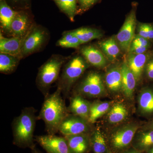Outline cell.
<instances>
[{"mask_svg":"<svg viewBox=\"0 0 153 153\" xmlns=\"http://www.w3.org/2000/svg\"><path fill=\"white\" fill-rule=\"evenodd\" d=\"M92 124L77 116L69 114L63 120L59 126L58 131L64 137L79 134H90Z\"/></svg>","mask_w":153,"mask_h":153,"instance_id":"9c48e42d","label":"cell"},{"mask_svg":"<svg viewBox=\"0 0 153 153\" xmlns=\"http://www.w3.org/2000/svg\"><path fill=\"white\" fill-rule=\"evenodd\" d=\"M122 73V90L126 97L131 98L133 94L137 82L135 77L129 68L126 60L121 66Z\"/></svg>","mask_w":153,"mask_h":153,"instance_id":"d6986e66","label":"cell"},{"mask_svg":"<svg viewBox=\"0 0 153 153\" xmlns=\"http://www.w3.org/2000/svg\"><path fill=\"white\" fill-rule=\"evenodd\" d=\"M82 10H86L90 8L97 2L99 0H77Z\"/></svg>","mask_w":153,"mask_h":153,"instance_id":"d6a6232c","label":"cell"},{"mask_svg":"<svg viewBox=\"0 0 153 153\" xmlns=\"http://www.w3.org/2000/svg\"><path fill=\"white\" fill-rule=\"evenodd\" d=\"M131 45L149 48L151 46V42L149 39L137 35L135 36Z\"/></svg>","mask_w":153,"mask_h":153,"instance_id":"f546056e","label":"cell"},{"mask_svg":"<svg viewBox=\"0 0 153 153\" xmlns=\"http://www.w3.org/2000/svg\"><path fill=\"white\" fill-rule=\"evenodd\" d=\"M89 137L91 151L93 153H111L106 137L100 130H93Z\"/></svg>","mask_w":153,"mask_h":153,"instance_id":"ffe728a7","label":"cell"},{"mask_svg":"<svg viewBox=\"0 0 153 153\" xmlns=\"http://www.w3.org/2000/svg\"><path fill=\"white\" fill-rule=\"evenodd\" d=\"M32 153H42L40 151L38 150L37 149H36V147H35V148H33V149H32Z\"/></svg>","mask_w":153,"mask_h":153,"instance_id":"8d00e7d4","label":"cell"},{"mask_svg":"<svg viewBox=\"0 0 153 153\" xmlns=\"http://www.w3.org/2000/svg\"><path fill=\"white\" fill-rule=\"evenodd\" d=\"M24 38L13 37L7 38L0 34V52L17 56L21 58V53Z\"/></svg>","mask_w":153,"mask_h":153,"instance_id":"ac0fdd59","label":"cell"},{"mask_svg":"<svg viewBox=\"0 0 153 153\" xmlns=\"http://www.w3.org/2000/svg\"><path fill=\"white\" fill-rule=\"evenodd\" d=\"M121 153H143L142 152H140V151H137L134 148L131 147L129 148H128L126 150L124 151Z\"/></svg>","mask_w":153,"mask_h":153,"instance_id":"e575fe53","label":"cell"},{"mask_svg":"<svg viewBox=\"0 0 153 153\" xmlns=\"http://www.w3.org/2000/svg\"><path fill=\"white\" fill-rule=\"evenodd\" d=\"M59 9L71 21H74L76 12L77 0H53Z\"/></svg>","mask_w":153,"mask_h":153,"instance_id":"83f0119b","label":"cell"},{"mask_svg":"<svg viewBox=\"0 0 153 153\" xmlns=\"http://www.w3.org/2000/svg\"><path fill=\"white\" fill-rule=\"evenodd\" d=\"M108 102H95L91 103L88 121L91 124L95 123L98 119L106 113L110 108Z\"/></svg>","mask_w":153,"mask_h":153,"instance_id":"484cf974","label":"cell"},{"mask_svg":"<svg viewBox=\"0 0 153 153\" xmlns=\"http://www.w3.org/2000/svg\"><path fill=\"white\" fill-rule=\"evenodd\" d=\"M65 60V58L60 55H52L39 68L36 85L44 97L49 94L51 85L59 78L60 70Z\"/></svg>","mask_w":153,"mask_h":153,"instance_id":"277c9868","label":"cell"},{"mask_svg":"<svg viewBox=\"0 0 153 153\" xmlns=\"http://www.w3.org/2000/svg\"><path fill=\"white\" fill-rule=\"evenodd\" d=\"M47 153H70L65 137L48 134L37 136L35 140Z\"/></svg>","mask_w":153,"mask_h":153,"instance_id":"30bf717a","label":"cell"},{"mask_svg":"<svg viewBox=\"0 0 153 153\" xmlns=\"http://www.w3.org/2000/svg\"><path fill=\"white\" fill-rule=\"evenodd\" d=\"M144 128L151 129L153 130V120H151L149 122L146 126H145Z\"/></svg>","mask_w":153,"mask_h":153,"instance_id":"d590c367","label":"cell"},{"mask_svg":"<svg viewBox=\"0 0 153 153\" xmlns=\"http://www.w3.org/2000/svg\"><path fill=\"white\" fill-rule=\"evenodd\" d=\"M61 91L57 88L54 93L45 97L38 120L44 121L48 134L55 135L63 120L69 114Z\"/></svg>","mask_w":153,"mask_h":153,"instance_id":"6da1fadb","label":"cell"},{"mask_svg":"<svg viewBox=\"0 0 153 153\" xmlns=\"http://www.w3.org/2000/svg\"><path fill=\"white\" fill-rule=\"evenodd\" d=\"M107 87L112 92H118L122 90V73L121 67H113L107 72L105 77Z\"/></svg>","mask_w":153,"mask_h":153,"instance_id":"44dd1931","label":"cell"},{"mask_svg":"<svg viewBox=\"0 0 153 153\" xmlns=\"http://www.w3.org/2000/svg\"><path fill=\"white\" fill-rule=\"evenodd\" d=\"M108 112V120L111 124L119 123L124 120L128 116L126 108L120 103L115 104Z\"/></svg>","mask_w":153,"mask_h":153,"instance_id":"4316f807","label":"cell"},{"mask_svg":"<svg viewBox=\"0 0 153 153\" xmlns=\"http://www.w3.org/2000/svg\"><path fill=\"white\" fill-rule=\"evenodd\" d=\"M32 27L28 15L18 12L11 24L9 33L13 37L24 38Z\"/></svg>","mask_w":153,"mask_h":153,"instance_id":"8fae6325","label":"cell"},{"mask_svg":"<svg viewBox=\"0 0 153 153\" xmlns=\"http://www.w3.org/2000/svg\"><path fill=\"white\" fill-rule=\"evenodd\" d=\"M13 1H14L17 2L19 1H21V0H13Z\"/></svg>","mask_w":153,"mask_h":153,"instance_id":"f35d334b","label":"cell"},{"mask_svg":"<svg viewBox=\"0 0 153 153\" xmlns=\"http://www.w3.org/2000/svg\"><path fill=\"white\" fill-rule=\"evenodd\" d=\"M20 58L17 56L0 53V72L2 74H9L16 71L19 65Z\"/></svg>","mask_w":153,"mask_h":153,"instance_id":"cb8c5ba5","label":"cell"},{"mask_svg":"<svg viewBox=\"0 0 153 153\" xmlns=\"http://www.w3.org/2000/svg\"><path fill=\"white\" fill-rule=\"evenodd\" d=\"M136 8L132 9L125 19L119 32L115 36L120 48L123 52H128L135 35L137 19Z\"/></svg>","mask_w":153,"mask_h":153,"instance_id":"ba28073f","label":"cell"},{"mask_svg":"<svg viewBox=\"0 0 153 153\" xmlns=\"http://www.w3.org/2000/svg\"><path fill=\"white\" fill-rule=\"evenodd\" d=\"M48 38V33L43 27L32 26L23 40L21 58L39 51L46 44Z\"/></svg>","mask_w":153,"mask_h":153,"instance_id":"52a82bcc","label":"cell"},{"mask_svg":"<svg viewBox=\"0 0 153 153\" xmlns=\"http://www.w3.org/2000/svg\"><path fill=\"white\" fill-rule=\"evenodd\" d=\"M138 109L140 113L147 117L153 116V88L146 87L139 95Z\"/></svg>","mask_w":153,"mask_h":153,"instance_id":"e0dca14e","label":"cell"},{"mask_svg":"<svg viewBox=\"0 0 153 153\" xmlns=\"http://www.w3.org/2000/svg\"><path fill=\"white\" fill-rule=\"evenodd\" d=\"M81 42L72 31L63 33V36L57 41L56 45L63 48H75L81 45Z\"/></svg>","mask_w":153,"mask_h":153,"instance_id":"f1b7e54d","label":"cell"},{"mask_svg":"<svg viewBox=\"0 0 153 153\" xmlns=\"http://www.w3.org/2000/svg\"><path fill=\"white\" fill-rule=\"evenodd\" d=\"M143 153H153V146Z\"/></svg>","mask_w":153,"mask_h":153,"instance_id":"74e56055","label":"cell"},{"mask_svg":"<svg viewBox=\"0 0 153 153\" xmlns=\"http://www.w3.org/2000/svg\"><path fill=\"white\" fill-rule=\"evenodd\" d=\"M132 147L143 153L153 146V130L144 128L137 131L131 143Z\"/></svg>","mask_w":153,"mask_h":153,"instance_id":"2e32d148","label":"cell"},{"mask_svg":"<svg viewBox=\"0 0 153 153\" xmlns=\"http://www.w3.org/2000/svg\"><path fill=\"white\" fill-rule=\"evenodd\" d=\"M128 54L127 63L137 82L141 78L146 63L151 58L150 54L147 52L138 55Z\"/></svg>","mask_w":153,"mask_h":153,"instance_id":"5bb4252c","label":"cell"},{"mask_svg":"<svg viewBox=\"0 0 153 153\" xmlns=\"http://www.w3.org/2000/svg\"><path fill=\"white\" fill-rule=\"evenodd\" d=\"M72 95L83 97H97L105 92L102 76L97 72L91 71L72 90Z\"/></svg>","mask_w":153,"mask_h":153,"instance_id":"8992f818","label":"cell"},{"mask_svg":"<svg viewBox=\"0 0 153 153\" xmlns=\"http://www.w3.org/2000/svg\"><path fill=\"white\" fill-rule=\"evenodd\" d=\"M145 70L148 79L153 80V57L151 58L148 61Z\"/></svg>","mask_w":153,"mask_h":153,"instance_id":"1f68e13d","label":"cell"},{"mask_svg":"<svg viewBox=\"0 0 153 153\" xmlns=\"http://www.w3.org/2000/svg\"><path fill=\"white\" fill-rule=\"evenodd\" d=\"M90 65L81 56H76L69 60L63 67L58 78L57 88L61 91L64 99L68 98L74 83Z\"/></svg>","mask_w":153,"mask_h":153,"instance_id":"3957f363","label":"cell"},{"mask_svg":"<svg viewBox=\"0 0 153 153\" xmlns=\"http://www.w3.org/2000/svg\"><path fill=\"white\" fill-rule=\"evenodd\" d=\"M72 31L79 39L81 44H85L94 39L101 38L103 36L100 30L94 28L81 27Z\"/></svg>","mask_w":153,"mask_h":153,"instance_id":"d4e9b609","label":"cell"},{"mask_svg":"<svg viewBox=\"0 0 153 153\" xmlns=\"http://www.w3.org/2000/svg\"><path fill=\"white\" fill-rule=\"evenodd\" d=\"M36 110L33 107L25 108L21 114L14 119L12 123L13 140L15 146L22 148L35 147L34 134L38 117Z\"/></svg>","mask_w":153,"mask_h":153,"instance_id":"7a4b0ae2","label":"cell"},{"mask_svg":"<svg viewBox=\"0 0 153 153\" xmlns=\"http://www.w3.org/2000/svg\"><path fill=\"white\" fill-rule=\"evenodd\" d=\"M91 103L79 95H72L70 104L67 107L69 114L77 116L88 120Z\"/></svg>","mask_w":153,"mask_h":153,"instance_id":"4fadbf2b","label":"cell"},{"mask_svg":"<svg viewBox=\"0 0 153 153\" xmlns=\"http://www.w3.org/2000/svg\"><path fill=\"white\" fill-rule=\"evenodd\" d=\"M149 48L147 47L131 45L129 49L128 54H136V55L143 54L147 52Z\"/></svg>","mask_w":153,"mask_h":153,"instance_id":"4dcf8cb0","label":"cell"},{"mask_svg":"<svg viewBox=\"0 0 153 153\" xmlns=\"http://www.w3.org/2000/svg\"><path fill=\"white\" fill-rule=\"evenodd\" d=\"M99 45L102 53L109 61H114L120 55V49L115 36L102 41Z\"/></svg>","mask_w":153,"mask_h":153,"instance_id":"603a6c76","label":"cell"},{"mask_svg":"<svg viewBox=\"0 0 153 153\" xmlns=\"http://www.w3.org/2000/svg\"><path fill=\"white\" fill-rule=\"evenodd\" d=\"M17 13L11 8L5 0H0L1 27L6 32H10L11 24Z\"/></svg>","mask_w":153,"mask_h":153,"instance_id":"7402d4cb","label":"cell"},{"mask_svg":"<svg viewBox=\"0 0 153 153\" xmlns=\"http://www.w3.org/2000/svg\"><path fill=\"white\" fill-rule=\"evenodd\" d=\"M144 25L146 30L148 39L150 40H153V26L152 25L147 23H144Z\"/></svg>","mask_w":153,"mask_h":153,"instance_id":"836d02e7","label":"cell"},{"mask_svg":"<svg viewBox=\"0 0 153 153\" xmlns=\"http://www.w3.org/2000/svg\"><path fill=\"white\" fill-rule=\"evenodd\" d=\"M89 134H82L65 137L70 153H88L91 151Z\"/></svg>","mask_w":153,"mask_h":153,"instance_id":"7c38bea8","label":"cell"},{"mask_svg":"<svg viewBox=\"0 0 153 153\" xmlns=\"http://www.w3.org/2000/svg\"><path fill=\"white\" fill-rule=\"evenodd\" d=\"M138 128L137 125L129 124L114 131L107 139L111 153H121L131 147Z\"/></svg>","mask_w":153,"mask_h":153,"instance_id":"5b68a950","label":"cell"},{"mask_svg":"<svg viewBox=\"0 0 153 153\" xmlns=\"http://www.w3.org/2000/svg\"><path fill=\"white\" fill-rule=\"evenodd\" d=\"M80 52L89 65L101 68L106 65V57L102 52L94 46H85L81 48Z\"/></svg>","mask_w":153,"mask_h":153,"instance_id":"9a60e30c","label":"cell"}]
</instances>
